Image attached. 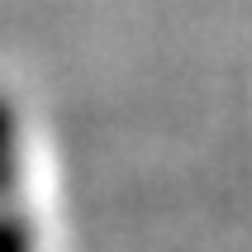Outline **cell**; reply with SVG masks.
Segmentation results:
<instances>
[{
    "mask_svg": "<svg viewBox=\"0 0 252 252\" xmlns=\"http://www.w3.org/2000/svg\"><path fill=\"white\" fill-rule=\"evenodd\" d=\"M0 252H38L33 248V224L19 200H0Z\"/></svg>",
    "mask_w": 252,
    "mask_h": 252,
    "instance_id": "7a4b0ae2",
    "label": "cell"
},
{
    "mask_svg": "<svg viewBox=\"0 0 252 252\" xmlns=\"http://www.w3.org/2000/svg\"><path fill=\"white\" fill-rule=\"evenodd\" d=\"M19 176H24V162H19V124H14L10 100L0 95V200H19Z\"/></svg>",
    "mask_w": 252,
    "mask_h": 252,
    "instance_id": "6da1fadb",
    "label": "cell"
}]
</instances>
